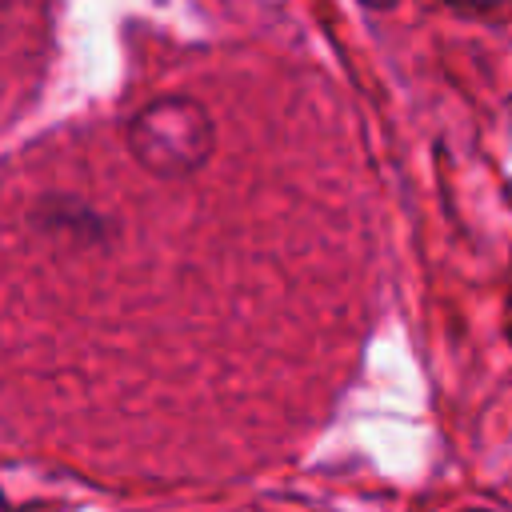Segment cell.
I'll return each mask as SVG.
<instances>
[{"label": "cell", "mask_w": 512, "mask_h": 512, "mask_svg": "<svg viewBox=\"0 0 512 512\" xmlns=\"http://www.w3.org/2000/svg\"><path fill=\"white\" fill-rule=\"evenodd\" d=\"M124 144L144 172L160 180H184L212 160L216 124L200 100L172 92V96H156L140 104L128 116Z\"/></svg>", "instance_id": "1"}, {"label": "cell", "mask_w": 512, "mask_h": 512, "mask_svg": "<svg viewBox=\"0 0 512 512\" xmlns=\"http://www.w3.org/2000/svg\"><path fill=\"white\" fill-rule=\"evenodd\" d=\"M464 512H488V508H464Z\"/></svg>", "instance_id": "2"}]
</instances>
